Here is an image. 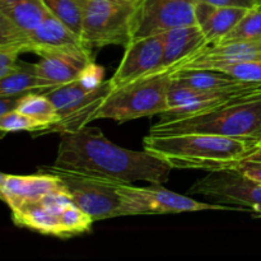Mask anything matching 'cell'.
<instances>
[{"instance_id": "484cf974", "label": "cell", "mask_w": 261, "mask_h": 261, "mask_svg": "<svg viewBox=\"0 0 261 261\" xmlns=\"http://www.w3.org/2000/svg\"><path fill=\"white\" fill-rule=\"evenodd\" d=\"M214 70H221L233 78L249 83H261V60L241 61V63L226 64Z\"/></svg>"}, {"instance_id": "f546056e", "label": "cell", "mask_w": 261, "mask_h": 261, "mask_svg": "<svg viewBox=\"0 0 261 261\" xmlns=\"http://www.w3.org/2000/svg\"><path fill=\"white\" fill-rule=\"evenodd\" d=\"M195 3H206L218 7H242L254 8L261 4V0H195Z\"/></svg>"}, {"instance_id": "ba28073f", "label": "cell", "mask_w": 261, "mask_h": 261, "mask_svg": "<svg viewBox=\"0 0 261 261\" xmlns=\"http://www.w3.org/2000/svg\"><path fill=\"white\" fill-rule=\"evenodd\" d=\"M38 171L59 176L74 204L91 216L94 222L125 217L121 196L114 181L81 175L53 165L38 167Z\"/></svg>"}, {"instance_id": "4fadbf2b", "label": "cell", "mask_w": 261, "mask_h": 261, "mask_svg": "<svg viewBox=\"0 0 261 261\" xmlns=\"http://www.w3.org/2000/svg\"><path fill=\"white\" fill-rule=\"evenodd\" d=\"M56 191H65V186L61 178L54 173L38 171L36 175L3 173L0 176V196L10 211Z\"/></svg>"}, {"instance_id": "6da1fadb", "label": "cell", "mask_w": 261, "mask_h": 261, "mask_svg": "<svg viewBox=\"0 0 261 261\" xmlns=\"http://www.w3.org/2000/svg\"><path fill=\"white\" fill-rule=\"evenodd\" d=\"M53 166L81 175L134 184H165L172 168L143 150H132L110 142L98 127L84 126L73 132L60 133L58 154Z\"/></svg>"}, {"instance_id": "e0dca14e", "label": "cell", "mask_w": 261, "mask_h": 261, "mask_svg": "<svg viewBox=\"0 0 261 261\" xmlns=\"http://www.w3.org/2000/svg\"><path fill=\"white\" fill-rule=\"evenodd\" d=\"M250 8L218 7L206 3H196V24L200 27L209 45L223 40L237 23L245 17Z\"/></svg>"}, {"instance_id": "ffe728a7", "label": "cell", "mask_w": 261, "mask_h": 261, "mask_svg": "<svg viewBox=\"0 0 261 261\" xmlns=\"http://www.w3.org/2000/svg\"><path fill=\"white\" fill-rule=\"evenodd\" d=\"M48 14L43 0H0V17L24 32L37 27Z\"/></svg>"}, {"instance_id": "603a6c76", "label": "cell", "mask_w": 261, "mask_h": 261, "mask_svg": "<svg viewBox=\"0 0 261 261\" xmlns=\"http://www.w3.org/2000/svg\"><path fill=\"white\" fill-rule=\"evenodd\" d=\"M48 12L70 28L76 35H82L83 12L78 0H43Z\"/></svg>"}, {"instance_id": "2e32d148", "label": "cell", "mask_w": 261, "mask_h": 261, "mask_svg": "<svg viewBox=\"0 0 261 261\" xmlns=\"http://www.w3.org/2000/svg\"><path fill=\"white\" fill-rule=\"evenodd\" d=\"M40 58L35 64L36 73L56 86L76 81L84 68L94 60L92 58V51L86 47L51 51L42 54Z\"/></svg>"}, {"instance_id": "5bb4252c", "label": "cell", "mask_w": 261, "mask_h": 261, "mask_svg": "<svg viewBox=\"0 0 261 261\" xmlns=\"http://www.w3.org/2000/svg\"><path fill=\"white\" fill-rule=\"evenodd\" d=\"M251 60H261V38L208 45L186 61L175 66L173 71L198 69L214 70L226 64Z\"/></svg>"}, {"instance_id": "5b68a950", "label": "cell", "mask_w": 261, "mask_h": 261, "mask_svg": "<svg viewBox=\"0 0 261 261\" xmlns=\"http://www.w3.org/2000/svg\"><path fill=\"white\" fill-rule=\"evenodd\" d=\"M15 226L46 236L70 239L88 233L93 224L91 216L74 204L66 191H56L42 199L12 211Z\"/></svg>"}, {"instance_id": "7c38bea8", "label": "cell", "mask_w": 261, "mask_h": 261, "mask_svg": "<svg viewBox=\"0 0 261 261\" xmlns=\"http://www.w3.org/2000/svg\"><path fill=\"white\" fill-rule=\"evenodd\" d=\"M195 8V0H138L132 40L196 24Z\"/></svg>"}, {"instance_id": "8fae6325", "label": "cell", "mask_w": 261, "mask_h": 261, "mask_svg": "<svg viewBox=\"0 0 261 261\" xmlns=\"http://www.w3.org/2000/svg\"><path fill=\"white\" fill-rule=\"evenodd\" d=\"M166 32L133 38L114 75L109 79L111 91L163 70Z\"/></svg>"}, {"instance_id": "7402d4cb", "label": "cell", "mask_w": 261, "mask_h": 261, "mask_svg": "<svg viewBox=\"0 0 261 261\" xmlns=\"http://www.w3.org/2000/svg\"><path fill=\"white\" fill-rule=\"evenodd\" d=\"M17 110L38 121L45 122L47 127L59 120L55 105L43 93H28L22 96Z\"/></svg>"}, {"instance_id": "ac0fdd59", "label": "cell", "mask_w": 261, "mask_h": 261, "mask_svg": "<svg viewBox=\"0 0 261 261\" xmlns=\"http://www.w3.org/2000/svg\"><path fill=\"white\" fill-rule=\"evenodd\" d=\"M208 45V41L198 24L180 25L166 31L163 70H173L175 66L186 61Z\"/></svg>"}, {"instance_id": "4316f807", "label": "cell", "mask_w": 261, "mask_h": 261, "mask_svg": "<svg viewBox=\"0 0 261 261\" xmlns=\"http://www.w3.org/2000/svg\"><path fill=\"white\" fill-rule=\"evenodd\" d=\"M236 168L244 176L261 184V145L259 143L246 157L242 158Z\"/></svg>"}, {"instance_id": "4dcf8cb0", "label": "cell", "mask_w": 261, "mask_h": 261, "mask_svg": "<svg viewBox=\"0 0 261 261\" xmlns=\"http://www.w3.org/2000/svg\"><path fill=\"white\" fill-rule=\"evenodd\" d=\"M0 98H2L0 99V116H4V115L18 109L22 96L0 97Z\"/></svg>"}, {"instance_id": "d6986e66", "label": "cell", "mask_w": 261, "mask_h": 261, "mask_svg": "<svg viewBox=\"0 0 261 261\" xmlns=\"http://www.w3.org/2000/svg\"><path fill=\"white\" fill-rule=\"evenodd\" d=\"M53 82L38 75L35 64L19 61L17 69L8 75L0 78V97L24 96L28 93H45L55 88Z\"/></svg>"}, {"instance_id": "d4e9b609", "label": "cell", "mask_w": 261, "mask_h": 261, "mask_svg": "<svg viewBox=\"0 0 261 261\" xmlns=\"http://www.w3.org/2000/svg\"><path fill=\"white\" fill-rule=\"evenodd\" d=\"M47 125L42 121L33 119L23 112L14 110L9 114L0 116V130H2V137H4L7 133L14 132H33L35 137H37L38 133L45 130Z\"/></svg>"}, {"instance_id": "83f0119b", "label": "cell", "mask_w": 261, "mask_h": 261, "mask_svg": "<svg viewBox=\"0 0 261 261\" xmlns=\"http://www.w3.org/2000/svg\"><path fill=\"white\" fill-rule=\"evenodd\" d=\"M105 69L101 65L96 64V61L92 60L88 65L84 68L82 74L79 75L78 81L84 88L93 91V89L98 88L101 84L105 82Z\"/></svg>"}, {"instance_id": "44dd1931", "label": "cell", "mask_w": 261, "mask_h": 261, "mask_svg": "<svg viewBox=\"0 0 261 261\" xmlns=\"http://www.w3.org/2000/svg\"><path fill=\"white\" fill-rule=\"evenodd\" d=\"M173 82L181 86L198 89L231 88L240 84L249 83V82L239 81L224 71L211 70V69L173 71Z\"/></svg>"}, {"instance_id": "cb8c5ba5", "label": "cell", "mask_w": 261, "mask_h": 261, "mask_svg": "<svg viewBox=\"0 0 261 261\" xmlns=\"http://www.w3.org/2000/svg\"><path fill=\"white\" fill-rule=\"evenodd\" d=\"M261 38V4L250 8L236 27L218 43Z\"/></svg>"}, {"instance_id": "8992f818", "label": "cell", "mask_w": 261, "mask_h": 261, "mask_svg": "<svg viewBox=\"0 0 261 261\" xmlns=\"http://www.w3.org/2000/svg\"><path fill=\"white\" fill-rule=\"evenodd\" d=\"M83 12L82 41L93 51L109 45L126 46L133 37L138 0H78Z\"/></svg>"}, {"instance_id": "f1b7e54d", "label": "cell", "mask_w": 261, "mask_h": 261, "mask_svg": "<svg viewBox=\"0 0 261 261\" xmlns=\"http://www.w3.org/2000/svg\"><path fill=\"white\" fill-rule=\"evenodd\" d=\"M19 54L22 53L14 47L0 46V78L8 75L17 69L19 64V60H18Z\"/></svg>"}, {"instance_id": "9a60e30c", "label": "cell", "mask_w": 261, "mask_h": 261, "mask_svg": "<svg viewBox=\"0 0 261 261\" xmlns=\"http://www.w3.org/2000/svg\"><path fill=\"white\" fill-rule=\"evenodd\" d=\"M19 47L23 53H35L40 56L51 51L70 50L86 46L83 45L81 36L50 13L37 27L22 32Z\"/></svg>"}, {"instance_id": "277c9868", "label": "cell", "mask_w": 261, "mask_h": 261, "mask_svg": "<svg viewBox=\"0 0 261 261\" xmlns=\"http://www.w3.org/2000/svg\"><path fill=\"white\" fill-rule=\"evenodd\" d=\"M172 81L173 70H162L111 91L94 112L93 120L126 122L163 114L170 110L168 92Z\"/></svg>"}, {"instance_id": "9c48e42d", "label": "cell", "mask_w": 261, "mask_h": 261, "mask_svg": "<svg viewBox=\"0 0 261 261\" xmlns=\"http://www.w3.org/2000/svg\"><path fill=\"white\" fill-rule=\"evenodd\" d=\"M110 92L111 86L109 79L93 91L84 88L78 79L46 91L43 94H46L55 105L59 120L58 122L42 130L38 135L73 132L84 127L88 122L93 121L94 112L102 101L109 96Z\"/></svg>"}, {"instance_id": "1f68e13d", "label": "cell", "mask_w": 261, "mask_h": 261, "mask_svg": "<svg viewBox=\"0 0 261 261\" xmlns=\"http://www.w3.org/2000/svg\"><path fill=\"white\" fill-rule=\"evenodd\" d=\"M259 145H261V139L259 140Z\"/></svg>"}, {"instance_id": "30bf717a", "label": "cell", "mask_w": 261, "mask_h": 261, "mask_svg": "<svg viewBox=\"0 0 261 261\" xmlns=\"http://www.w3.org/2000/svg\"><path fill=\"white\" fill-rule=\"evenodd\" d=\"M189 195H201L214 203L239 206L261 216V184L244 176L237 168L208 172L191 186Z\"/></svg>"}, {"instance_id": "52a82bcc", "label": "cell", "mask_w": 261, "mask_h": 261, "mask_svg": "<svg viewBox=\"0 0 261 261\" xmlns=\"http://www.w3.org/2000/svg\"><path fill=\"white\" fill-rule=\"evenodd\" d=\"M124 208V216H149V214H176L201 211H234L244 209L218 203H201L188 195L173 193L162 184H150L145 188L133 184L115 182Z\"/></svg>"}, {"instance_id": "7a4b0ae2", "label": "cell", "mask_w": 261, "mask_h": 261, "mask_svg": "<svg viewBox=\"0 0 261 261\" xmlns=\"http://www.w3.org/2000/svg\"><path fill=\"white\" fill-rule=\"evenodd\" d=\"M257 140L236 139L214 134H148L143 148L165 161L171 168L206 172L233 170L257 145Z\"/></svg>"}, {"instance_id": "3957f363", "label": "cell", "mask_w": 261, "mask_h": 261, "mask_svg": "<svg viewBox=\"0 0 261 261\" xmlns=\"http://www.w3.org/2000/svg\"><path fill=\"white\" fill-rule=\"evenodd\" d=\"M214 134L236 139H261V88L212 111L175 120H158L152 135Z\"/></svg>"}]
</instances>
